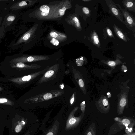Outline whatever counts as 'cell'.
Instances as JSON below:
<instances>
[{"label":"cell","instance_id":"cell-35","mask_svg":"<svg viewBox=\"0 0 135 135\" xmlns=\"http://www.w3.org/2000/svg\"><path fill=\"white\" fill-rule=\"evenodd\" d=\"M3 1H3H0V2H2V1Z\"/></svg>","mask_w":135,"mask_h":135},{"label":"cell","instance_id":"cell-1","mask_svg":"<svg viewBox=\"0 0 135 135\" xmlns=\"http://www.w3.org/2000/svg\"><path fill=\"white\" fill-rule=\"evenodd\" d=\"M56 5L41 6L36 12V16L41 19H52L54 10Z\"/></svg>","mask_w":135,"mask_h":135},{"label":"cell","instance_id":"cell-4","mask_svg":"<svg viewBox=\"0 0 135 135\" xmlns=\"http://www.w3.org/2000/svg\"><path fill=\"white\" fill-rule=\"evenodd\" d=\"M105 2L109 8V13L125 25L123 15L116 4L113 0H106Z\"/></svg>","mask_w":135,"mask_h":135},{"label":"cell","instance_id":"cell-36","mask_svg":"<svg viewBox=\"0 0 135 135\" xmlns=\"http://www.w3.org/2000/svg\"><path fill=\"white\" fill-rule=\"evenodd\" d=\"M110 94V93L109 92L108 93H107V95H108L109 94Z\"/></svg>","mask_w":135,"mask_h":135},{"label":"cell","instance_id":"cell-19","mask_svg":"<svg viewBox=\"0 0 135 135\" xmlns=\"http://www.w3.org/2000/svg\"><path fill=\"white\" fill-rule=\"evenodd\" d=\"M126 103V101L125 99L123 98L121 99L120 102V105L122 107H124Z\"/></svg>","mask_w":135,"mask_h":135},{"label":"cell","instance_id":"cell-8","mask_svg":"<svg viewBox=\"0 0 135 135\" xmlns=\"http://www.w3.org/2000/svg\"><path fill=\"white\" fill-rule=\"evenodd\" d=\"M113 27L115 35L118 38L125 42L130 41V39L126 32L115 24L114 25Z\"/></svg>","mask_w":135,"mask_h":135},{"label":"cell","instance_id":"cell-11","mask_svg":"<svg viewBox=\"0 0 135 135\" xmlns=\"http://www.w3.org/2000/svg\"><path fill=\"white\" fill-rule=\"evenodd\" d=\"M122 2L125 9L135 13V0H123Z\"/></svg>","mask_w":135,"mask_h":135},{"label":"cell","instance_id":"cell-10","mask_svg":"<svg viewBox=\"0 0 135 135\" xmlns=\"http://www.w3.org/2000/svg\"><path fill=\"white\" fill-rule=\"evenodd\" d=\"M49 38H54L61 42L65 41L67 39V36L65 34L56 31L50 32L48 36Z\"/></svg>","mask_w":135,"mask_h":135},{"label":"cell","instance_id":"cell-27","mask_svg":"<svg viewBox=\"0 0 135 135\" xmlns=\"http://www.w3.org/2000/svg\"><path fill=\"white\" fill-rule=\"evenodd\" d=\"M103 104L104 106H106L108 104V100L106 99H104L103 101Z\"/></svg>","mask_w":135,"mask_h":135},{"label":"cell","instance_id":"cell-18","mask_svg":"<svg viewBox=\"0 0 135 135\" xmlns=\"http://www.w3.org/2000/svg\"><path fill=\"white\" fill-rule=\"evenodd\" d=\"M52 95L51 93H47L44 96V98L45 100H48L52 98Z\"/></svg>","mask_w":135,"mask_h":135},{"label":"cell","instance_id":"cell-38","mask_svg":"<svg viewBox=\"0 0 135 135\" xmlns=\"http://www.w3.org/2000/svg\"><path fill=\"white\" fill-rule=\"evenodd\" d=\"M127 70H125V71H124V72H127Z\"/></svg>","mask_w":135,"mask_h":135},{"label":"cell","instance_id":"cell-17","mask_svg":"<svg viewBox=\"0 0 135 135\" xmlns=\"http://www.w3.org/2000/svg\"><path fill=\"white\" fill-rule=\"evenodd\" d=\"M54 71H50L47 72L45 74L46 77L49 78L52 76L54 74Z\"/></svg>","mask_w":135,"mask_h":135},{"label":"cell","instance_id":"cell-2","mask_svg":"<svg viewBox=\"0 0 135 135\" xmlns=\"http://www.w3.org/2000/svg\"><path fill=\"white\" fill-rule=\"evenodd\" d=\"M72 7L71 1L69 0L62 1L57 4L53 12V19L58 18L64 15L66 10Z\"/></svg>","mask_w":135,"mask_h":135},{"label":"cell","instance_id":"cell-13","mask_svg":"<svg viewBox=\"0 0 135 135\" xmlns=\"http://www.w3.org/2000/svg\"><path fill=\"white\" fill-rule=\"evenodd\" d=\"M103 33L105 39H106L108 37L109 38L115 39V37L112 31L108 26L103 30Z\"/></svg>","mask_w":135,"mask_h":135},{"label":"cell","instance_id":"cell-15","mask_svg":"<svg viewBox=\"0 0 135 135\" xmlns=\"http://www.w3.org/2000/svg\"><path fill=\"white\" fill-rule=\"evenodd\" d=\"M24 58L26 59L29 62H32L35 60V59L36 58H42V57H34L33 56H30L28 57H23Z\"/></svg>","mask_w":135,"mask_h":135},{"label":"cell","instance_id":"cell-31","mask_svg":"<svg viewBox=\"0 0 135 135\" xmlns=\"http://www.w3.org/2000/svg\"><path fill=\"white\" fill-rule=\"evenodd\" d=\"M115 120L118 121L120 122V119L119 118H118V117H116L115 119Z\"/></svg>","mask_w":135,"mask_h":135},{"label":"cell","instance_id":"cell-24","mask_svg":"<svg viewBox=\"0 0 135 135\" xmlns=\"http://www.w3.org/2000/svg\"><path fill=\"white\" fill-rule=\"evenodd\" d=\"M108 64L111 66H115L116 64L115 61H109L108 63Z\"/></svg>","mask_w":135,"mask_h":135},{"label":"cell","instance_id":"cell-20","mask_svg":"<svg viewBox=\"0 0 135 135\" xmlns=\"http://www.w3.org/2000/svg\"><path fill=\"white\" fill-rule=\"evenodd\" d=\"M22 127L21 125H17L15 129V132L18 133L19 132L22 130Z\"/></svg>","mask_w":135,"mask_h":135},{"label":"cell","instance_id":"cell-37","mask_svg":"<svg viewBox=\"0 0 135 135\" xmlns=\"http://www.w3.org/2000/svg\"><path fill=\"white\" fill-rule=\"evenodd\" d=\"M83 103L84 104H85V101H84V102H83Z\"/></svg>","mask_w":135,"mask_h":135},{"label":"cell","instance_id":"cell-22","mask_svg":"<svg viewBox=\"0 0 135 135\" xmlns=\"http://www.w3.org/2000/svg\"><path fill=\"white\" fill-rule=\"evenodd\" d=\"M76 119L74 118H72L70 120L69 122L70 124L73 125L76 123Z\"/></svg>","mask_w":135,"mask_h":135},{"label":"cell","instance_id":"cell-32","mask_svg":"<svg viewBox=\"0 0 135 135\" xmlns=\"http://www.w3.org/2000/svg\"><path fill=\"white\" fill-rule=\"evenodd\" d=\"M74 100V98H72L71 99V104H72L73 103Z\"/></svg>","mask_w":135,"mask_h":135},{"label":"cell","instance_id":"cell-34","mask_svg":"<svg viewBox=\"0 0 135 135\" xmlns=\"http://www.w3.org/2000/svg\"><path fill=\"white\" fill-rule=\"evenodd\" d=\"M87 135H92V133L91 132H88Z\"/></svg>","mask_w":135,"mask_h":135},{"label":"cell","instance_id":"cell-14","mask_svg":"<svg viewBox=\"0 0 135 135\" xmlns=\"http://www.w3.org/2000/svg\"><path fill=\"white\" fill-rule=\"evenodd\" d=\"M50 39V42L53 45L57 46L59 45V41L54 38H49Z\"/></svg>","mask_w":135,"mask_h":135},{"label":"cell","instance_id":"cell-6","mask_svg":"<svg viewBox=\"0 0 135 135\" xmlns=\"http://www.w3.org/2000/svg\"><path fill=\"white\" fill-rule=\"evenodd\" d=\"M65 20L68 23L74 27L78 31L80 32L82 30V28L77 14L75 13L69 15Z\"/></svg>","mask_w":135,"mask_h":135},{"label":"cell","instance_id":"cell-28","mask_svg":"<svg viewBox=\"0 0 135 135\" xmlns=\"http://www.w3.org/2000/svg\"><path fill=\"white\" fill-rule=\"evenodd\" d=\"M27 76H25L22 79V80L23 81H26Z\"/></svg>","mask_w":135,"mask_h":135},{"label":"cell","instance_id":"cell-12","mask_svg":"<svg viewBox=\"0 0 135 135\" xmlns=\"http://www.w3.org/2000/svg\"><path fill=\"white\" fill-rule=\"evenodd\" d=\"M80 7V15L83 17L84 20L86 21L87 19L91 16V11L87 7L82 6Z\"/></svg>","mask_w":135,"mask_h":135},{"label":"cell","instance_id":"cell-3","mask_svg":"<svg viewBox=\"0 0 135 135\" xmlns=\"http://www.w3.org/2000/svg\"><path fill=\"white\" fill-rule=\"evenodd\" d=\"M116 5L118 7L125 19V25L126 27L134 33L135 36V19L134 17L126 9L122 8L119 4Z\"/></svg>","mask_w":135,"mask_h":135},{"label":"cell","instance_id":"cell-9","mask_svg":"<svg viewBox=\"0 0 135 135\" xmlns=\"http://www.w3.org/2000/svg\"><path fill=\"white\" fill-rule=\"evenodd\" d=\"M88 39L94 46L98 48H101L99 39L95 30H93L91 32Z\"/></svg>","mask_w":135,"mask_h":135},{"label":"cell","instance_id":"cell-26","mask_svg":"<svg viewBox=\"0 0 135 135\" xmlns=\"http://www.w3.org/2000/svg\"><path fill=\"white\" fill-rule=\"evenodd\" d=\"M79 83L80 86L81 87H83L84 85V83L82 80L80 79L79 80Z\"/></svg>","mask_w":135,"mask_h":135},{"label":"cell","instance_id":"cell-7","mask_svg":"<svg viewBox=\"0 0 135 135\" xmlns=\"http://www.w3.org/2000/svg\"><path fill=\"white\" fill-rule=\"evenodd\" d=\"M37 1H20L14 4L10 8L11 9L18 10L30 6L35 4Z\"/></svg>","mask_w":135,"mask_h":135},{"label":"cell","instance_id":"cell-25","mask_svg":"<svg viewBox=\"0 0 135 135\" xmlns=\"http://www.w3.org/2000/svg\"><path fill=\"white\" fill-rule=\"evenodd\" d=\"M8 100L5 98H0V103H4L7 102Z\"/></svg>","mask_w":135,"mask_h":135},{"label":"cell","instance_id":"cell-30","mask_svg":"<svg viewBox=\"0 0 135 135\" xmlns=\"http://www.w3.org/2000/svg\"><path fill=\"white\" fill-rule=\"evenodd\" d=\"M92 1V0H82V1L85 2H90Z\"/></svg>","mask_w":135,"mask_h":135},{"label":"cell","instance_id":"cell-16","mask_svg":"<svg viewBox=\"0 0 135 135\" xmlns=\"http://www.w3.org/2000/svg\"><path fill=\"white\" fill-rule=\"evenodd\" d=\"M122 122V124L126 127L128 126L130 122V121L128 119H126L123 120Z\"/></svg>","mask_w":135,"mask_h":135},{"label":"cell","instance_id":"cell-21","mask_svg":"<svg viewBox=\"0 0 135 135\" xmlns=\"http://www.w3.org/2000/svg\"><path fill=\"white\" fill-rule=\"evenodd\" d=\"M15 19V17L14 16H10L8 17L7 20L8 22H13Z\"/></svg>","mask_w":135,"mask_h":135},{"label":"cell","instance_id":"cell-23","mask_svg":"<svg viewBox=\"0 0 135 135\" xmlns=\"http://www.w3.org/2000/svg\"><path fill=\"white\" fill-rule=\"evenodd\" d=\"M16 65L17 67L18 68H23L25 66V64L22 63L20 62L16 64Z\"/></svg>","mask_w":135,"mask_h":135},{"label":"cell","instance_id":"cell-5","mask_svg":"<svg viewBox=\"0 0 135 135\" xmlns=\"http://www.w3.org/2000/svg\"><path fill=\"white\" fill-rule=\"evenodd\" d=\"M38 24H37L30 28L13 45L15 46L19 45L22 43H26L32 38L35 33Z\"/></svg>","mask_w":135,"mask_h":135},{"label":"cell","instance_id":"cell-33","mask_svg":"<svg viewBox=\"0 0 135 135\" xmlns=\"http://www.w3.org/2000/svg\"><path fill=\"white\" fill-rule=\"evenodd\" d=\"M46 135H54L53 133L52 132L48 133Z\"/></svg>","mask_w":135,"mask_h":135},{"label":"cell","instance_id":"cell-29","mask_svg":"<svg viewBox=\"0 0 135 135\" xmlns=\"http://www.w3.org/2000/svg\"><path fill=\"white\" fill-rule=\"evenodd\" d=\"M31 78V76L30 75H29L27 76V81H29L30 80Z\"/></svg>","mask_w":135,"mask_h":135}]
</instances>
